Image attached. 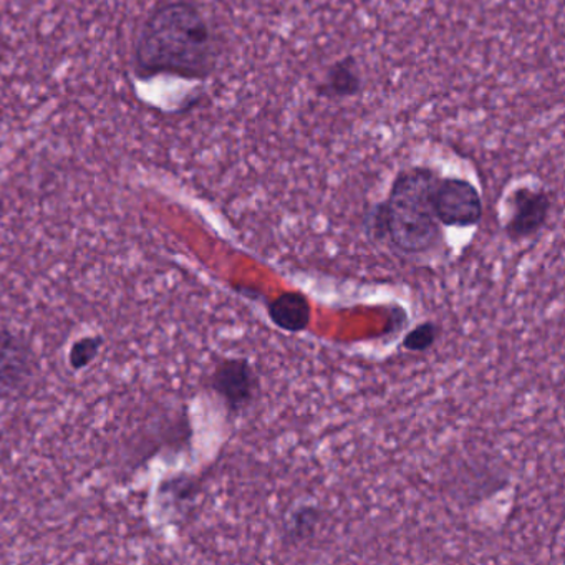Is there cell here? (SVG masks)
Returning a JSON list of instances; mask_svg holds the SVG:
<instances>
[{"label": "cell", "instance_id": "1", "mask_svg": "<svg viewBox=\"0 0 565 565\" xmlns=\"http://www.w3.org/2000/svg\"><path fill=\"white\" fill-rule=\"evenodd\" d=\"M217 58L220 42L206 15L184 0L154 9L135 45V67L143 78H206L216 68Z\"/></svg>", "mask_w": 565, "mask_h": 565}, {"label": "cell", "instance_id": "2", "mask_svg": "<svg viewBox=\"0 0 565 565\" xmlns=\"http://www.w3.org/2000/svg\"><path fill=\"white\" fill-rule=\"evenodd\" d=\"M438 181V174L429 168L402 171L393 181L388 200L379 204L370 217L376 239L388 237L396 249L406 254L431 249L441 234L433 206Z\"/></svg>", "mask_w": 565, "mask_h": 565}, {"label": "cell", "instance_id": "3", "mask_svg": "<svg viewBox=\"0 0 565 565\" xmlns=\"http://www.w3.org/2000/svg\"><path fill=\"white\" fill-rule=\"evenodd\" d=\"M38 375L34 350L21 333L0 330V398L14 399L29 392Z\"/></svg>", "mask_w": 565, "mask_h": 565}, {"label": "cell", "instance_id": "4", "mask_svg": "<svg viewBox=\"0 0 565 565\" xmlns=\"http://www.w3.org/2000/svg\"><path fill=\"white\" fill-rule=\"evenodd\" d=\"M433 206L439 223L449 227H471L482 217L481 194L461 178L439 180Z\"/></svg>", "mask_w": 565, "mask_h": 565}, {"label": "cell", "instance_id": "5", "mask_svg": "<svg viewBox=\"0 0 565 565\" xmlns=\"http://www.w3.org/2000/svg\"><path fill=\"white\" fill-rule=\"evenodd\" d=\"M211 386L231 413L244 412L259 393V379L246 359L223 360L214 370Z\"/></svg>", "mask_w": 565, "mask_h": 565}, {"label": "cell", "instance_id": "6", "mask_svg": "<svg viewBox=\"0 0 565 565\" xmlns=\"http://www.w3.org/2000/svg\"><path fill=\"white\" fill-rule=\"evenodd\" d=\"M551 213V198L545 191L519 188L511 196V216L505 224L509 239L522 241L537 234Z\"/></svg>", "mask_w": 565, "mask_h": 565}, {"label": "cell", "instance_id": "7", "mask_svg": "<svg viewBox=\"0 0 565 565\" xmlns=\"http://www.w3.org/2000/svg\"><path fill=\"white\" fill-rule=\"evenodd\" d=\"M362 87L363 77L359 62L353 57H345L327 68L316 90L319 97L327 100H347L359 95Z\"/></svg>", "mask_w": 565, "mask_h": 565}, {"label": "cell", "instance_id": "8", "mask_svg": "<svg viewBox=\"0 0 565 565\" xmlns=\"http://www.w3.org/2000/svg\"><path fill=\"white\" fill-rule=\"evenodd\" d=\"M269 317L280 330L297 333L309 327L312 310L303 294L286 292L269 303Z\"/></svg>", "mask_w": 565, "mask_h": 565}, {"label": "cell", "instance_id": "9", "mask_svg": "<svg viewBox=\"0 0 565 565\" xmlns=\"http://www.w3.org/2000/svg\"><path fill=\"white\" fill-rule=\"evenodd\" d=\"M323 519V511L317 505H300L296 511L290 512L286 521V541L289 544L307 541L316 534L317 527Z\"/></svg>", "mask_w": 565, "mask_h": 565}, {"label": "cell", "instance_id": "10", "mask_svg": "<svg viewBox=\"0 0 565 565\" xmlns=\"http://www.w3.org/2000/svg\"><path fill=\"white\" fill-rule=\"evenodd\" d=\"M439 337V327L433 322H425L413 329L403 340V347L408 352H426L435 345Z\"/></svg>", "mask_w": 565, "mask_h": 565}, {"label": "cell", "instance_id": "11", "mask_svg": "<svg viewBox=\"0 0 565 565\" xmlns=\"http://www.w3.org/2000/svg\"><path fill=\"white\" fill-rule=\"evenodd\" d=\"M104 340L100 337H87V339L78 340L71 350V365L74 369H84L94 362L95 356L100 352Z\"/></svg>", "mask_w": 565, "mask_h": 565}]
</instances>
